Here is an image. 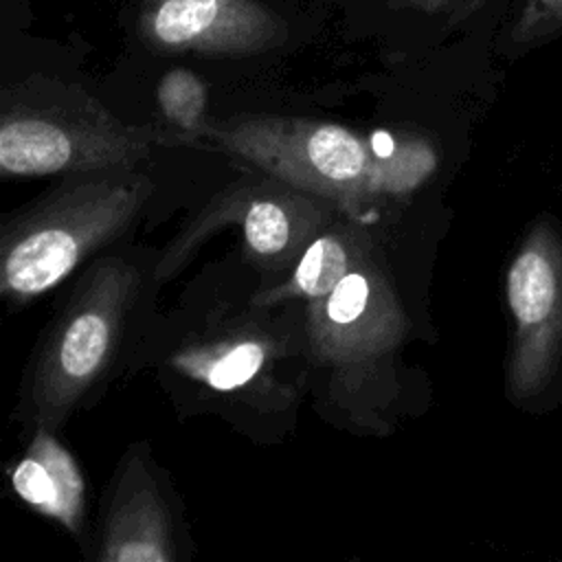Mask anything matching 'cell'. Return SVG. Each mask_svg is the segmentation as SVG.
Wrapping results in <instances>:
<instances>
[{
  "instance_id": "1",
  "label": "cell",
  "mask_w": 562,
  "mask_h": 562,
  "mask_svg": "<svg viewBox=\"0 0 562 562\" xmlns=\"http://www.w3.org/2000/svg\"><path fill=\"white\" fill-rule=\"evenodd\" d=\"M204 138L353 217L378 202L415 193L439 167L437 147L424 136L362 134L299 116L250 114L209 121Z\"/></svg>"
},
{
  "instance_id": "2",
  "label": "cell",
  "mask_w": 562,
  "mask_h": 562,
  "mask_svg": "<svg viewBox=\"0 0 562 562\" xmlns=\"http://www.w3.org/2000/svg\"><path fill=\"white\" fill-rule=\"evenodd\" d=\"M138 167L64 176L15 213L0 237L2 296L13 303L42 296L97 248L123 235L154 193V182Z\"/></svg>"
},
{
  "instance_id": "3",
  "label": "cell",
  "mask_w": 562,
  "mask_h": 562,
  "mask_svg": "<svg viewBox=\"0 0 562 562\" xmlns=\"http://www.w3.org/2000/svg\"><path fill=\"white\" fill-rule=\"evenodd\" d=\"M180 134L130 125L79 86L29 77L2 90L0 169L4 176H72L138 167Z\"/></svg>"
},
{
  "instance_id": "4",
  "label": "cell",
  "mask_w": 562,
  "mask_h": 562,
  "mask_svg": "<svg viewBox=\"0 0 562 562\" xmlns=\"http://www.w3.org/2000/svg\"><path fill=\"white\" fill-rule=\"evenodd\" d=\"M303 303L307 351L327 373L334 402L356 424L380 426L397 386L395 353L408 318L373 248L334 288Z\"/></svg>"
},
{
  "instance_id": "5",
  "label": "cell",
  "mask_w": 562,
  "mask_h": 562,
  "mask_svg": "<svg viewBox=\"0 0 562 562\" xmlns=\"http://www.w3.org/2000/svg\"><path fill=\"white\" fill-rule=\"evenodd\" d=\"M136 268L121 257L94 261L46 336L29 382L35 428L57 430L110 364L138 290Z\"/></svg>"
},
{
  "instance_id": "6",
  "label": "cell",
  "mask_w": 562,
  "mask_h": 562,
  "mask_svg": "<svg viewBox=\"0 0 562 562\" xmlns=\"http://www.w3.org/2000/svg\"><path fill=\"white\" fill-rule=\"evenodd\" d=\"M336 222V206L263 173L233 182L217 193L167 246L156 266L158 279L176 274L209 235L239 224L248 259L270 272L294 268L310 241Z\"/></svg>"
},
{
  "instance_id": "7",
  "label": "cell",
  "mask_w": 562,
  "mask_h": 562,
  "mask_svg": "<svg viewBox=\"0 0 562 562\" xmlns=\"http://www.w3.org/2000/svg\"><path fill=\"white\" fill-rule=\"evenodd\" d=\"M512 318L507 393L522 404L536 397L562 360V237L551 222H536L505 272Z\"/></svg>"
},
{
  "instance_id": "8",
  "label": "cell",
  "mask_w": 562,
  "mask_h": 562,
  "mask_svg": "<svg viewBox=\"0 0 562 562\" xmlns=\"http://www.w3.org/2000/svg\"><path fill=\"white\" fill-rule=\"evenodd\" d=\"M136 31L156 53L244 57L283 46L288 24L259 0H145Z\"/></svg>"
},
{
  "instance_id": "9",
  "label": "cell",
  "mask_w": 562,
  "mask_h": 562,
  "mask_svg": "<svg viewBox=\"0 0 562 562\" xmlns=\"http://www.w3.org/2000/svg\"><path fill=\"white\" fill-rule=\"evenodd\" d=\"M283 345L263 323L235 318L187 340L171 358L178 373L213 393L250 397L277 391Z\"/></svg>"
},
{
  "instance_id": "10",
  "label": "cell",
  "mask_w": 562,
  "mask_h": 562,
  "mask_svg": "<svg viewBox=\"0 0 562 562\" xmlns=\"http://www.w3.org/2000/svg\"><path fill=\"white\" fill-rule=\"evenodd\" d=\"M173 533L145 448L134 446L116 472L103 514L101 562H171Z\"/></svg>"
},
{
  "instance_id": "11",
  "label": "cell",
  "mask_w": 562,
  "mask_h": 562,
  "mask_svg": "<svg viewBox=\"0 0 562 562\" xmlns=\"http://www.w3.org/2000/svg\"><path fill=\"white\" fill-rule=\"evenodd\" d=\"M55 430L35 428L22 459L11 470L13 492L35 512L77 533L86 512V481Z\"/></svg>"
},
{
  "instance_id": "12",
  "label": "cell",
  "mask_w": 562,
  "mask_h": 562,
  "mask_svg": "<svg viewBox=\"0 0 562 562\" xmlns=\"http://www.w3.org/2000/svg\"><path fill=\"white\" fill-rule=\"evenodd\" d=\"M371 239L364 226L331 222L323 228L294 263L285 283L255 296V305H274L290 299H310L334 288L367 252Z\"/></svg>"
},
{
  "instance_id": "13",
  "label": "cell",
  "mask_w": 562,
  "mask_h": 562,
  "mask_svg": "<svg viewBox=\"0 0 562 562\" xmlns=\"http://www.w3.org/2000/svg\"><path fill=\"white\" fill-rule=\"evenodd\" d=\"M156 103L162 119L187 143L204 138L206 132V83L187 68H171L156 86Z\"/></svg>"
},
{
  "instance_id": "14",
  "label": "cell",
  "mask_w": 562,
  "mask_h": 562,
  "mask_svg": "<svg viewBox=\"0 0 562 562\" xmlns=\"http://www.w3.org/2000/svg\"><path fill=\"white\" fill-rule=\"evenodd\" d=\"M562 33V0H527L512 29V42L531 46Z\"/></svg>"
},
{
  "instance_id": "15",
  "label": "cell",
  "mask_w": 562,
  "mask_h": 562,
  "mask_svg": "<svg viewBox=\"0 0 562 562\" xmlns=\"http://www.w3.org/2000/svg\"><path fill=\"white\" fill-rule=\"evenodd\" d=\"M400 2L430 15H448V18H459L470 9L468 0H400Z\"/></svg>"
}]
</instances>
